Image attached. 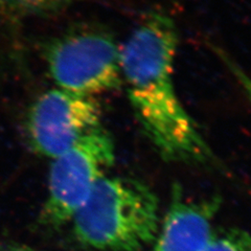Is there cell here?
<instances>
[{"instance_id": "cell-1", "label": "cell", "mask_w": 251, "mask_h": 251, "mask_svg": "<svg viewBox=\"0 0 251 251\" xmlns=\"http://www.w3.org/2000/svg\"><path fill=\"white\" fill-rule=\"evenodd\" d=\"M178 44L176 25L151 13L121 49L122 76L146 135L168 161L207 163L213 152L176 92L173 74Z\"/></svg>"}, {"instance_id": "cell-2", "label": "cell", "mask_w": 251, "mask_h": 251, "mask_svg": "<svg viewBox=\"0 0 251 251\" xmlns=\"http://www.w3.org/2000/svg\"><path fill=\"white\" fill-rule=\"evenodd\" d=\"M83 245L106 251H138L159 230V204L135 179L101 177L72 219Z\"/></svg>"}, {"instance_id": "cell-3", "label": "cell", "mask_w": 251, "mask_h": 251, "mask_svg": "<svg viewBox=\"0 0 251 251\" xmlns=\"http://www.w3.org/2000/svg\"><path fill=\"white\" fill-rule=\"evenodd\" d=\"M47 68L58 88L94 98L122 84L121 49L112 36L100 30L65 35L46 51Z\"/></svg>"}, {"instance_id": "cell-4", "label": "cell", "mask_w": 251, "mask_h": 251, "mask_svg": "<svg viewBox=\"0 0 251 251\" xmlns=\"http://www.w3.org/2000/svg\"><path fill=\"white\" fill-rule=\"evenodd\" d=\"M114 143L101 127L85 135L64 154L54 158L49 177V195L43 221L60 226L70 221L104 172L114 162Z\"/></svg>"}, {"instance_id": "cell-5", "label": "cell", "mask_w": 251, "mask_h": 251, "mask_svg": "<svg viewBox=\"0 0 251 251\" xmlns=\"http://www.w3.org/2000/svg\"><path fill=\"white\" fill-rule=\"evenodd\" d=\"M100 106L94 98L60 88L44 92L30 107L26 132L33 150L54 159L100 127Z\"/></svg>"}, {"instance_id": "cell-6", "label": "cell", "mask_w": 251, "mask_h": 251, "mask_svg": "<svg viewBox=\"0 0 251 251\" xmlns=\"http://www.w3.org/2000/svg\"><path fill=\"white\" fill-rule=\"evenodd\" d=\"M220 202L218 197L186 201L175 185L153 251H205L215 235L213 221Z\"/></svg>"}, {"instance_id": "cell-7", "label": "cell", "mask_w": 251, "mask_h": 251, "mask_svg": "<svg viewBox=\"0 0 251 251\" xmlns=\"http://www.w3.org/2000/svg\"><path fill=\"white\" fill-rule=\"evenodd\" d=\"M81 0H0V10L16 15L51 13Z\"/></svg>"}, {"instance_id": "cell-8", "label": "cell", "mask_w": 251, "mask_h": 251, "mask_svg": "<svg viewBox=\"0 0 251 251\" xmlns=\"http://www.w3.org/2000/svg\"><path fill=\"white\" fill-rule=\"evenodd\" d=\"M205 251H251V234L237 228L215 233Z\"/></svg>"}, {"instance_id": "cell-9", "label": "cell", "mask_w": 251, "mask_h": 251, "mask_svg": "<svg viewBox=\"0 0 251 251\" xmlns=\"http://www.w3.org/2000/svg\"><path fill=\"white\" fill-rule=\"evenodd\" d=\"M215 50L218 53L220 59L224 62V64L228 67L230 73L234 75L235 78H237L239 84L242 86L243 89H244L246 96L248 97L249 100L251 101V77L241 68V66L238 64L237 62L232 60V58L229 57L228 54L224 52L222 50L215 49Z\"/></svg>"}, {"instance_id": "cell-10", "label": "cell", "mask_w": 251, "mask_h": 251, "mask_svg": "<svg viewBox=\"0 0 251 251\" xmlns=\"http://www.w3.org/2000/svg\"><path fill=\"white\" fill-rule=\"evenodd\" d=\"M3 251H38L34 249H29L26 247H7Z\"/></svg>"}]
</instances>
